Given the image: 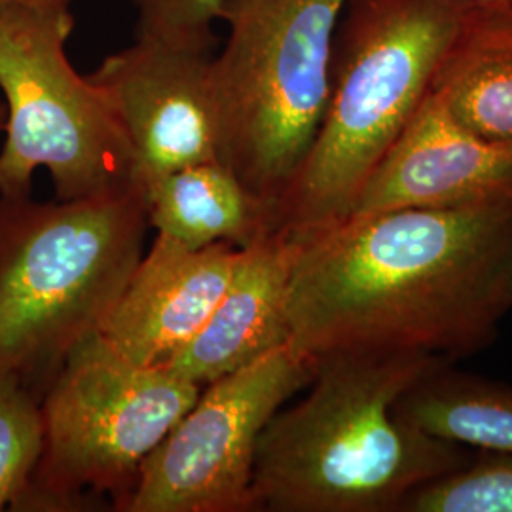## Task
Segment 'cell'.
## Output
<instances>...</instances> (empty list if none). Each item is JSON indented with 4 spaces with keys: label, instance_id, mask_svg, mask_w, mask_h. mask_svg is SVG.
I'll list each match as a JSON object with an SVG mask.
<instances>
[{
    "label": "cell",
    "instance_id": "obj_9",
    "mask_svg": "<svg viewBox=\"0 0 512 512\" xmlns=\"http://www.w3.org/2000/svg\"><path fill=\"white\" fill-rule=\"evenodd\" d=\"M213 50L135 37L88 74L128 137L145 194L188 165L220 162Z\"/></svg>",
    "mask_w": 512,
    "mask_h": 512
},
{
    "label": "cell",
    "instance_id": "obj_8",
    "mask_svg": "<svg viewBox=\"0 0 512 512\" xmlns=\"http://www.w3.org/2000/svg\"><path fill=\"white\" fill-rule=\"evenodd\" d=\"M315 363L289 344L203 385L143 463L124 512H253L256 448L275 414L304 391Z\"/></svg>",
    "mask_w": 512,
    "mask_h": 512
},
{
    "label": "cell",
    "instance_id": "obj_11",
    "mask_svg": "<svg viewBox=\"0 0 512 512\" xmlns=\"http://www.w3.org/2000/svg\"><path fill=\"white\" fill-rule=\"evenodd\" d=\"M243 249H190L156 234L99 334L131 363L160 366L196 336L236 274Z\"/></svg>",
    "mask_w": 512,
    "mask_h": 512
},
{
    "label": "cell",
    "instance_id": "obj_2",
    "mask_svg": "<svg viewBox=\"0 0 512 512\" xmlns=\"http://www.w3.org/2000/svg\"><path fill=\"white\" fill-rule=\"evenodd\" d=\"M442 361L370 349L315 359L308 395L258 440L253 512H401L416 490L465 467L476 450L395 416L397 399Z\"/></svg>",
    "mask_w": 512,
    "mask_h": 512
},
{
    "label": "cell",
    "instance_id": "obj_17",
    "mask_svg": "<svg viewBox=\"0 0 512 512\" xmlns=\"http://www.w3.org/2000/svg\"><path fill=\"white\" fill-rule=\"evenodd\" d=\"M401 512H512V456L476 450L465 467L416 490Z\"/></svg>",
    "mask_w": 512,
    "mask_h": 512
},
{
    "label": "cell",
    "instance_id": "obj_12",
    "mask_svg": "<svg viewBox=\"0 0 512 512\" xmlns=\"http://www.w3.org/2000/svg\"><path fill=\"white\" fill-rule=\"evenodd\" d=\"M296 243L283 230L243 249L236 274L202 329L160 366L211 384L289 344L287 294Z\"/></svg>",
    "mask_w": 512,
    "mask_h": 512
},
{
    "label": "cell",
    "instance_id": "obj_1",
    "mask_svg": "<svg viewBox=\"0 0 512 512\" xmlns=\"http://www.w3.org/2000/svg\"><path fill=\"white\" fill-rule=\"evenodd\" d=\"M296 243L291 346L395 351L456 363L512 310V203L355 213Z\"/></svg>",
    "mask_w": 512,
    "mask_h": 512
},
{
    "label": "cell",
    "instance_id": "obj_10",
    "mask_svg": "<svg viewBox=\"0 0 512 512\" xmlns=\"http://www.w3.org/2000/svg\"><path fill=\"white\" fill-rule=\"evenodd\" d=\"M512 203V143L465 128L433 92L368 177L355 213Z\"/></svg>",
    "mask_w": 512,
    "mask_h": 512
},
{
    "label": "cell",
    "instance_id": "obj_7",
    "mask_svg": "<svg viewBox=\"0 0 512 512\" xmlns=\"http://www.w3.org/2000/svg\"><path fill=\"white\" fill-rule=\"evenodd\" d=\"M200 391L164 366L131 363L99 332L80 340L40 397L42 450L19 511H74L107 492L120 505Z\"/></svg>",
    "mask_w": 512,
    "mask_h": 512
},
{
    "label": "cell",
    "instance_id": "obj_20",
    "mask_svg": "<svg viewBox=\"0 0 512 512\" xmlns=\"http://www.w3.org/2000/svg\"><path fill=\"white\" fill-rule=\"evenodd\" d=\"M469 4H484V6H512V0H463Z\"/></svg>",
    "mask_w": 512,
    "mask_h": 512
},
{
    "label": "cell",
    "instance_id": "obj_16",
    "mask_svg": "<svg viewBox=\"0 0 512 512\" xmlns=\"http://www.w3.org/2000/svg\"><path fill=\"white\" fill-rule=\"evenodd\" d=\"M40 450V397L18 372L0 366V511H19Z\"/></svg>",
    "mask_w": 512,
    "mask_h": 512
},
{
    "label": "cell",
    "instance_id": "obj_18",
    "mask_svg": "<svg viewBox=\"0 0 512 512\" xmlns=\"http://www.w3.org/2000/svg\"><path fill=\"white\" fill-rule=\"evenodd\" d=\"M137 14L135 37L213 50L220 0H128Z\"/></svg>",
    "mask_w": 512,
    "mask_h": 512
},
{
    "label": "cell",
    "instance_id": "obj_15",
    "mask_svg": "<svg viewBox=\"0 0 512 512\" xmlns=\"http://www.w3.org/2000/svg\"><path fill=\"white\" fill-rule=\"evenodd\" d=\"M399 420L461 446L512 456V384L442 361L395 403Z\"/></svg>",
    "mask_w": 512,
    "mask_h": 512
},
{
    "label": "cell",
    "instance_id": "obj_21",
    "mask_svg": "<svg viewBox=\"0 0 512 512\" xmlns=\"http://www.w3.org/2000/svg\"><path fill=\"white\" fill-rule=\"evenodd\" d=\"M6 126V107L0 105V131Z\"/></svg>",
    "mask_w": 512,
    "mask_h": 512
},
{
    "label": "cell",
    "instance_id": "obj_4",
    "mask_svg": "<svg viewBox=\"0 0 512 512\" xmlns=\"http://www.w3.org/2000/svg\"><path fill=\"white\" fill-rule=\"evenodd\" d=\"M148 226L139 184L78 200L0 196V366L42 397L65 355L103 329Z\"/></svg>",
    "mask_w": 512,
    "mask_h": 512
},
{
    "label": "cell",
    "instance_id": "obj_14",
    "mask_svg": "<svg viewBox=\"0 0 512 512\" xmlns=\"http://www.w3.org/2000/svg\"><path fill=\"white\" fill-rule=\"evenodd\" d=\"M431 92L465 128L512 143V6L469 4Z\"/></svg>",
    "mask_w": 512,
    "mask_h": 512
},
{
    "label": "cell",
    "instance_id": "obj_5",
    "mask_svg": "<svg viewBox=\"0 0 512 512\" xmlns=\"http://www.w3.org/2000/svg\"><path fill=\"white\" fill-rule=\"evenodd\" d=\"M346 2L220 0L228 29L213 57L220 162L277 211L327 112Z\"/></svg>",
    "mask_w": 512,
    "mask_h": 512
},
{
    "label": "cell",
    "instance_id": "obj_6",
    "mask_svg": "<svg viewBox=\"0 0 512 512\" xmlns=\"http://www.w3.org/2000/svg\"><path fill=\"white\" fill-rule=\"evenodd\" d=\"M73 31V6L0 0V196H31L38 169L50 173L55 200L137 184L128 137L107 97L69 59Z\"/></svg>",
    "mask_w": 512,
    "mask_h": 512
},
{
    "label": "cell",
    "instance_id": "obj_13",
    "mask_svg": "<svg viewBox=\"0 0 512 512\" xmlns=\"http://www.w3.org/2000/svg\"><path fill=\"white\" fill-rule=\"evenodd\" d=\"M148 222L190 249L230 243L249 249L279 230L274 203L251 192L222 162L173 171L147 190Z\"/></svg>",
    "mask_w": 512,
    "mask_h": 512
},
{
    "label": "cell",
    "instance_id": "obj_3",
    "mask_svg": "<svg viewBox=\"0 0 512 512\" xmlns=\"http://www.w3.org/2000/svg\"><path fill=\"white\" fill-rule=\"evenodd\" d=\"M463 0H348L338 21L321 129L279 202V230L308 238L355 209L458 35Z\"/></svg>",
    "mask_w": 512,
    "mask_h": 512
},
{
    "label": "cell",
    "instance_id": "obj_19",
    "mask_svg": "<svg viewBox=\"0 0 512 512\" xmlns=\"http://www.w3.org/2000/svg\"><path fill=\"white\" fill-rule=\"evenodd\" d=\"M16 2L35 4V6H73L76 0H16Z\"/></svg>",
    "mask_w": 512,
    "mask_h": 512
}]
</instances>
